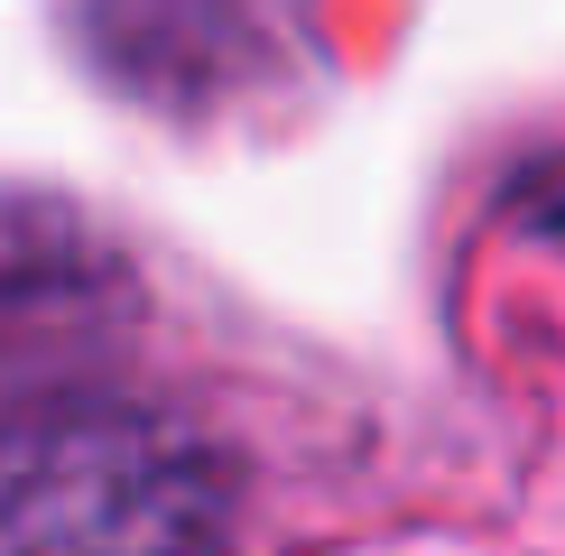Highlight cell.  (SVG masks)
Listing matches in <instances>:
<instances>
[{"label": "cell", "instance_id": "cell-1", "mask_svg": "<svg viewBox=\"0 0 565 556\" xmlns=\"http://www.w3.org/2000/svg\"><path fill=\"white\" fill-rule=\"evenodd\" d=\"M232 482L139 399H38L0 427V556H214Z\"/></svg>", "mask_w": 565, "mask_h": 556}, {"label": "cell", "instance_id": "cell-2", "mask_svg": "<svg viewBox=\"0 0 565 556\" xmlns=\"http://www.w3.org/2000/svg\"><path fill=\"white\" fill-rule=\"evenodd\" d=\"M306 0H84V56L139 103H232L297 46Z\"/></svg>", "mask_w": 565, "mask_h": 556}]
</instances>
